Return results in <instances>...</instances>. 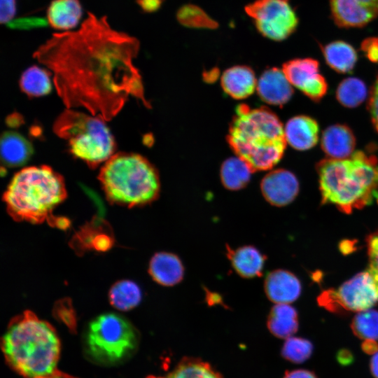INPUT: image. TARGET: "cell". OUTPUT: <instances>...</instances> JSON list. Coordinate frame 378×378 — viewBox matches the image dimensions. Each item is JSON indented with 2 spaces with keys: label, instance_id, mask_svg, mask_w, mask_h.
Segmentation results:
<instances>
[{
  "label": "cell",
  "instance_id": "1",
  "mask_svg": "<svg viewBox=\"0 0 378 378\" xmlns=\"http://www.w3.org/2000/svg\"><path fill=\"white\" fill-rule=\"evenodd\" d=\"M139 48L136 38L113 29L106 16L88 12L78 29L53 34L33 57L52 74L67 108L83 107L107 121L130 96L150 107L134 63Z\"/></svg>",
  "mask_w": 378,
  "mask_h": 378
},
{
  "label": "cell",
  "instance_id": "2",
  "mask_svg": "<svg viewBox=\"0 0 378 378\" xmlns=\"http://www.w3.org/2000/svg\"><path fill=\"white\" fill-rule=\"evenodd\" d=\"M1 349L6 363L24 378H44L57 371L61 344L57 332L30 311L10 321Z\"/></svg>",
  "mask_w": 378,
  "mask_h": 378
},
{
  "label": "cell",
  "instance_id": "3",
  "mask_svg": "<svg viewBox=\"0 0 378 378\" xmlns=\"http://www.w3.org/2000/svg\"><path fill=\"white\" fill-rule=\"evenodd\" d=\"M322 202L350 214L374 202L378 204V162L356 151L344 159L327 158L317 165Z\"/></svg>",
  "mask_w": 378,
  "mask_h": 378
},
{
  "label": "cell",
  "instance_id": "4",
  "mask_svg": "<svg viewBox=\"0 0 378 378\" xmlns=\"http://www.w3.org/2000/svg\"><path fill=\"white\" fill-rule=\"evenodd\" d=\"M227 141L236 155L253 171L276 165L286 149L284 128L279 118L265 107L240 104L230 125Z\"/></svg>",
  "mask_w": 378,
  "mask_h": 378
},
{
  "label": "cell",
  "instance_id": "5",
  "mask_svg": "<svg viewBox=\"0 0 378 378\" xmlns=\"http://www.w3.org/2000/svg\"><path fill=\"white\" fill-rule=\"evenodd\" d=\"M66 197L62 176L46 165L24 168L12 178L3 199L10 216L18 221L41 223Z\"/></svg>",
  "mask_w": 378,
  "mask_h": 378
},
{
  "label": "cell",
  "instance_id": "6",
  "mask_svg": "<svg viewBox=\"0 0 378 378\" xmlns=\"http://www.w3.org/2000/svg\"><path fill=\"white\" fill-rule=\"evenodd\" d=\"M98 178L109 202L133 207L157 200L160 190L158 173L145 158L117 153L102 167Z\"/></svg>",
  "mask_w": 378,
  "mask_h": 378
},
{
  "label": "cell",
  "instance_id": "7",
  "mask_svg": "<svg viewBox=\"0 0 378 378\" xmlns=\"http://www.w3.org/2000/svg\"><path fill=\"white\" fill-rule=\"evenodd\" d=\"M105 121L101 117L67 108L55 120L53 131L67 141L75 157L94 167L112 156L115 148L114 139Z\"/></svg>",
  "mask_w": 378,
  "mask_h": 378
},
{
  "label": "cell",
  "instance_id": "8",
  "mask_svg": "<svg viewBox=\"0 0 378 378\" xmlns=\"http://www.w3.org/2000/svg\"><path fill=\"white\" fill-rule=\"evenodd\" d=\"M84 350L93 363L113 366L130 358L139 344V334L124 316L101 314L91 321L84 335Z\"/></svg>",
  "mask_w": 378,
  "mask_h": 378
},
{
  "label": "cell",
  "instance_id": "9",
  "mask_svg": "<svg viewBox=\"0 0 378 378\" xmlns=\"http://www.w3.org/2000/svg\"><path fill=\"white\" fill-rule=\"evenodd\" d=\"M318 302L330 312L341 314L372 308L378 303V270L370 264L338 288L322 292Z\"/></svg>",
  "mask_w": 378,
  "mask_h": 378
},
{
  "label": "cell",
  "instance_id": "10",
  "mask_svg": "<svg viewBox=\"0 0 378 378\" xmlns=\"http://www.w3.org/2000/svg\"><path fill=\"white\" fill-rule=\"evenodd\" d=\"M245 10L253 19L258 31L274 41L287 38L298 25L289 0H255L247 5Z\"/></svg>",
  "mask_w": 378,
  "mask_h": 378
},
{
  "label": "cell",
  "instance_id": "11",
  "mask_svg": "<svg viewBox=\"0 0 378 378\" xmlns=\"http://www.w3.org/2000/svg\"><path fill=\"white\" fill-rule=\"evenodd\" d=\"M282 70L290 84L314 101H319L326 93L328 85L319 72L317 60L294 59L285 62Z\"/></svg>",
  "mask_w": 378,
  "mask_h": 378
},
{
  "label": "cell",
  "instance_id": "12",
  "mask_svg": "<svg viewBox=\"0 0 378 378\" xmlns=\"http://www.w3.org/2000/svg\"><path fill=\"white\" fill-rule=\"evenodd\" d=\"M332 18L342 28L363 27L378 18V0H329Z\"/></svg>",
  "mask_w": 378,
  "mask_h": 378
},
{
  "label": "cell",
  "instance_id": "13",
  "mask_svg": "<svg viewBox=\"0 0 378 378\" xmlns=\"http://www.w3.org/2000/svg\"><path fill=\"white\" fill-rule=\"evenodd\" d=\"M260 190L268 203L281 207L289 204L295 199L299 192V183L292 172L278 169L264 176Z\"/></svg>",
  "mask_w": 378,
  "mask_h": 378
},
{
  "label": "cell",
  "instance_id": "14",
  "mask_svg": "<svg viewBox=\"0 0 378 378\" xmlns=\"http://www.w3.org/2000/svg\"><path fill=\"white\" fill-rule=\"evenodd\" d=\"M263 287L268 300L275 304H290L299 298L302 291L299 279L291 272L282 269L267 273Z\"/></svg>",
  "mask_w": 378,
  "mask_h": 378
},
{
  "label": "cell",
  "instance_id": "15",
  "mask_svg": "<svg viewBox=\"0 0 378 378\" xmlns=\"http://www.w3.org/2000/svg\"><path fill=\"white\" fill-rule=\"evenodd\" d=\"M225 255L241 278L253 279L262 275L267 256L256 246L244 245L233 248L226 244Z\"/></svg>",
  "mask_w": 378,
  "mask_h": 378
},
{
  "label": "cell",
  "instance_id": "16",
  "mask_svg": "<svg viewBox=\"0 0 378 378\" xmlns=\"http://www.w3.org/2000/svg\"><path fill=\"white\" fill-rule=\"evenodd\" d=\"M258 94L260 99L272 105H283L291 98L292 85L282 69L273 67L265 70L257 82Z\"/></svg>",
  "mask_w": 378,
  "mask_h": 378
},
{
  "label": "cell",
  "instance_id": "17",
  "mask_svg": "<svg viewBox=\"0 0 378 378\" xmlns=\"http://www.w3.org/2000/svg\"><path fill=\"white\" fill-rule=\"evenodd\" d=\"M148 273L158 284L171 287L181 283L185 275V267L181 259L175 253L160 251L150 260Z\"/></svg>",
  "mask_w": 378,
  "mask_h": 378
},
{
  "label": "cell",
  "instance_id": "18",
  "mask_svg": "<svg viewBox=\"0 0 378 378\" xmlns=\"http://www.w3.org/2000/svg\"><path fill=\"white\" fill-rule=\"evenodd\" d=\"M318 130L316 121L306 115L290 118L284 127L286 142L298 150H308L314 146L318 140Z\"/></svg>",
  "mask_w": 378,
  "mask_h": 378
},
{
  "label": "cell",
  "instance_id": "19",
  "mask_svg": "<svg viewBox=\"0 0 378 378\" xmlns=\"http://www.w3.org/2000/svg\"><path fill=\"white\" fill-rule=\"evenodd\" d=\"M356 146L352 131L344 125H333L323 132L321 147L329 158L344 159L350 157Z\"/></svg>",
  "mask_w": 378,
  "mask_h": 378
},
{
  "label": "cell",
  "instance_id": "20",
  "mask_svg": "<svg viewBox=\"0 0 378 378\" xmlns=\"http://www.w3.org/2000/svg\"><path fill=\"white\" fill-rule=\"evenodd\" d=\"M83 8L79 0H52L46 10V19L53 29L70 31L79 23Z\"/></svg>",
  "mask_w": 378,
  "mask_h": 378
},
{
  "label": "cell",
  "instance_id": "21",
  "mask_svg": "<svg viewBox=\"0 0 378 378\" xmlns=\"http://www.w3.org/2000/svg\"><path fill=\"white\" fill-rule=\"evenodd\" d=\"M221 86L225 92L232 98L242 99L253 93L257 87V81L250 67L235 66L223 72Z\"/></svg>",
  "mask_w": 378,
  "mask_h": 378
},
{
  "label": "cell",
  "instance_id": "22",
  "mask_svg": "<svg viewBox=\"0 0 378 378\" xmlns=\"http://www.w3.org/2000/svg\"><path fill=\"white\" fill-rule=\"evenodd\" d=\"M297 310L289 304H276L267 315V327L275 337L287 339L298 330Z\"/></svg>",
  "mask_w": 378,
  "mask_h": 378
},
{
  "label": "cell",
  "instance_id": "23",
  "mask_svg": "<svg viewBox=\"0 0 378 378\" xmlns=\"http://www.w3.org/2000/svg\"><path fill=\"white\" fill-rule=\"evenodd\" d=\"M32 153L31 144L20 134L6 132L1 136V158L6 167H19L25 164Z\"/></svg>",
  "mask_w": 378,
  "mask_h": 378
},
{
  "label": "cell",
  "instance_id": "24",
  "mask_svg": "<svg viewBox=\"0 0 378 378\" xmlns=\"http://www.w3.org/2000/svg\"><path fill=\"white\" fill-rule=\"evenodd\" d=\"M322 52L328 66L338 73L351 71L357 62L356 50L343 41H335L326 44L322 48Z\"/></svg>",
  "mask_w": 378,
  "mask_h": 378
},
{
  "label": "cell",
  "instance_id": "25",
  "mask_svg": "<svg viewBox=\"0 0 378 378\" xmlns=\"http://www.w3.org/2000/svg\"><path fill=\"white\" fill-rule=\"evenodd\" d=\"M253 172L250 165L241 158H230L220 167L221 182L227 190H239L248 184Z\"/></svg>",
  "mask_w": 378,
  "mask_h": 378
},
{
  "label": "cell",
  "instance_id": "26",
  "mask_svg": "<svg viewBox=\"0 0 378 378\" xmlns=\"http://www.w3.org/2000/svg\"><path fill=\"white\" fill-rule=\"evenodd\" d=\"M109 300L112 306L122 311L136 307L141 301L140 287L130 280H121L112 286L109 290Z\"/></svg>",
  "mask_w": 378,
  "mask_h": 378
},
{
  "label": "cell",
  "instance_id": "27",
  "mask_svg": "<svg viewBox=\"0 0 378 378\" xmlns=\"http://www.w3.org/2000/svg\"><path fill=\"white\" fill-rule=\"evenodd\" d=\"M20 85L28 95L47 94L51 90L50 72L36 65L29 66L22 74Z\"/></svg>",
  "mask_w": 378,
  "mask_h": 378
},
{
  "label": "cell",
  "instance_id": "28",
  "mask_svg": "<svg viewBox=\"0 0 378 378\" xmlns=\"http://www.w3.org/2000/svg\"><path fill=\"white\" fill-rule=\"evenodd\" d=\"M166 378H223L207 363L196 358L181 360Z\"/></svg>",
  "mask_w": 378,
  "mask_h": 378
},
{
  "label": "cell",
  "instance_id": "29",
  "mask_svg": "<svg viewBox=\"0 0 378 378\" xmlns=\"http://www.w3.org/2000/svg\"><path fill=\"white\" fill-rule=\"evenodd\" d=\"M367 97L365 84L359 78H347L338 85L336 97L342 105L354 108L360 105Z\"/></svg>",
  "mask_w": 378,
  "mask_h": 378
},
{
  "label": "cell",
  "instance_id": "30",
  "mask_svg": "<svg viewBox=\"0 0 378 378\" xmlns=\"http://www.w3.org/2000/svg\"><path fill=\"white\" fill-rule=\"evenodd\" d=\"M351 328L359 339L378 340V311L369 309L358 312L351 321Z\"/></svg>",
  "mask_w": 378,
  "mask_h": 378
},
{
  "label": "cell",
  "instance_id": "31",
  "mask_svg": "<svg viewBox=\"0 0 378 378\" xmlns=\"http://www.w3.org/2000/svg\"><path fill=\"white\" fill-rule=\"evenodd\" d=\"M313 352L314 345L310 340L292 336L286 340L281 349V356L295 364L307 361L311 358Z\"/></svg>",
  "mask_w": 378,
  "mask_h": 378
},
{
  "label": "cell",
  "instance_id": "32",
  "mask_svg": "<svg viewBox=\"0 0 378 378\" xmlns=\"http://www.w3.org/2000/svg\"><path fill=\"white\" fill-rule=\"evenodd\" d=\"M176 18L178 22L187 27L200 29H216L218 24L210 18L199 6L187 4L179 8Z\"/></svg>",
  "mask_w": 378,
  "mask_h": 378
},
{
  "label": "cell",
  "instance_id": "33",
  "mask_svg": "<svg viewBox=\"0 0 378 378\" xmlns=\"http://www.w3.org/2000/svg\"><path fill=\"white\" fill-rule=\"evenodd\" d=\"M48 25L47 19L39 17H22L14 18L6 26L12 29L29 30L44 28Z\"/></svg>",
  "mask_w": 378,
  "mask_h": 378
},
{
  "label": "cell",
  "instance_id": "34",
  "mask_svg": "<svg viewBox=\"0 0 378 378\" xmlns=\"http://www.w3.org/2000/svg\"><path fill=\"white\" fill-rule=\"evenodd\" d=\"M55 314L71 330H75V313L74 312L71 302L67 299L61 300L56 304Z\"/></svg>",
  "mask_w": 378,
  "mask_h": 378
},
{
  "label": "cell",
  "instance_id": "35",
  "mask_svg": "<svg viewBox=\"0 0 378 378\" xmlns=\"http://www.w3.org/2000/svg\"><path fill=\"white\" fill-rule=\"evenodd\" d=\"M87 234L89 236H85L86 239L90 237L88 246L97 251L104 252L112 246L113 239L111 235L104 232H88Z\"/></svg>",
  "mask_w": 378,
  "mask_h": 378
},
{
  "label": "cell",
  "instance_id": "36",
  "mask_svg": "<svg viewBox=\"0 0 378 378\" xmlns=\"http://www.w3.org/2000/svg\"><path fill=\"white\" fill-rule=\"evenodd\" d=\"M17 12V0H0V22L7 24Z\"/></svg>",
  "mask_w": 378,
  "mask_h": 378
},
{
  "label": "cell",
  "instance_id": "37",
  "mask_svg": "<svg viewBox=\"0 0 378 378\" xmlns=\"http://www.w3.org/2000/svg\"><path fill=\"white\" fill-rule=\"evenodd\" d=\"M368 107L372 123L378 132V76L370 92Z\"/></svg>",
  "mask_w": 378,
  "mask_h": 378
},
{
  "label": "cell",
  "instance_id": "38",
  "mask_svg": "<svg viewBox=\"0 0 378 378\" xmlns=\"http://www.w3.org/2000/svg\"><path fill=\"white\" fill-rule=\"evenodd\" d=\"M366 243L370 264L378 270V230L368 236Z\"/></svg>",
  "mask_w": 378,
  "mask_h": 378
},
{
  "label": "cell",
  "instance_id": "39",
  "mask_svg": "<svg viewBox=\"0 0 378 378\" xmlns=\"http://www.w3.org/2000/svg\"><path fill=\"white\" fill-rule=\"evenodd\" d=\"M362 51L372 62H378V37H370L364 39L360 45Z\"/></svg>",
  "mask_w": 378,
  "mask_h": 378
},
{
  "label": "cell",
  "instance_id": "40",
  "mask_svg": "<svg viewBox=\"0 0 378 378\" xmlns=\"http://www.w3.org/2000/svg\"><path fill=\"white\" fill-rule=\"evenodd\" d=\"M164 0H136V3L145 13H153L158 10Z\"/></svg>",
  "mask_w": 378,
  "mask_h": 378
},
{
  "label": "cell",
  "instance_id": "41",
  "mask_svg": "<svg viewBox=\"0 0 378 378\" xmlns=\"http://www.w3.org/2000/svg\"><path fill=\"white\" fill-rule=\"evenodd\" d=\"M354 355L349 349H340L336 354V360L342 366H347L354 361Z\"/></svg>",
  "mask_w": 378,
  "mask_h": 378
},
{
  "label": "cell",
  "instance_id": "42",
  "mask_svg": "<svg viewBox=\"0 0 378 378\" xmlns=\"http://www.w3.org/2000/svg\"><path fill=\"white\" fill-rule=\"evenodd\" d=\"M283 378H318L316 374L307 369H296L285 372Z\"/></svg>",
  "mask_w": 378,
  "mask_h": 378
},
{
  "label": "cell",
  "instance_id": "43",
  "mask_svg": "<svg viewBox=\"0 0 378 378\" xmlns=\"http://www.w3.org/2000/svg\"><path fill=\"white\" fill-rule=\"evenodd\" d=\"M361 350L368 355H374L378 352V342L374 340H365L360 345Z\"/></svg>",
  "mask_w": 378,
  "mask_h": 378
},
{
  "label": "cell",
  "instance_id": "44",
  "mask_svg": "<svg viewBox=\"0 0 378 378\" xmlns=\"http://www.w3.org/2000/svg\"><path fill=\"white\" fill-rule=\"evenodd\" d=\"M51 225H54L55 227L59 229H66L69 225L70 222L69 219L63 217H55L52 216L48 220Z\"/></svg>",
  "mask_w": 378,
  "mask_h": 378
},
{
  "label": "cell",
  "instance_id": "45",
  "mask_svg": "<svg viewBox=\"0 0 378 378\" xmlns=\"http://www.w3.org/2000/svg\"><path fill=\"white\" fill-rule=\"evenodd\" d=\"M369 369L374 378H378V352L372 355L369 362Z\"/></svg>",
  "mask_w": 378,
  "mask_h": 378
},
{
  "label": "cell",
  "instance_id": "46",
  "mask_svg": "<svg viewBox=\"0 0 378 378\" xmlns=\"http://www.w3.org/2000/svg\"><path fill=\"white\" fill-rule=\"evenodd\" d=\"M44 378H77V377L62 373L57 370L53 374L44 377Z\"/></svg>",
  "mask_w": 378,
  "mask_h": 378
}]
</instances>
